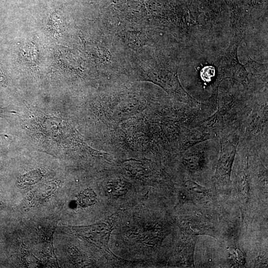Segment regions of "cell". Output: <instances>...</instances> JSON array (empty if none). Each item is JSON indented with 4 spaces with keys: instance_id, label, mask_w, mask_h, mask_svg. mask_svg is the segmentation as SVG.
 <instances>
[{
    "instance_id": "277c9868",
    "label": "cell",
    "mask_w": 268,
    "mask_h": 268,
    "mask_svg": "<svg viewBox=\"0 0 268 268\" xmlns=\"http://www.w3.org/2000/svg\"><path fill=\"white\" fill-rule=\"evenodd\" d=\"M184 229L190 235L214 234L212 228L205 222L192 216L187 217L183 221Z\"/></svg>"
},
{
    "instance_id": "9c48e42d",
    "label": "cell",
    "mask_w": 268,
    "mask_h": 268,
    "mask_svg": "<svg viewBox=\"0 0 268 268\" xmlns=\"http://www.w3.org/2000/svg\"><path fill=\"white\" fill-rule=\"evenodd\" d=\"M215 76V70L212 67H204L201 72V76L202 80L206 82L212 81Z\"/></svg>"
},
{
    "instance_id": "6da1fadb",
    "label": "cell",
    "mask_w": 268,
    "mask_h": 268,
    "mask_svg": "<svg viewBox=\"0 0 268 268\" xmlns=\"http://www.w3.org/2000/svg\"><path fill=\"white\" fill-rule=\"evenodd\" d=\"M254 97L238 93H223L217 97L216 109L199 126L205 132L218 136L239 132L253 106ZM199 127V126H198Z\"/></svg>"
},
{
    "instance_id": "ba28073f",
    "label": "cell",
    "mask_w": 268,
    "mask_h": 268,
    "mask_svg": "<svg viewBox=\"0 0 268 268\" xmlns=\"http://www.w3.org/2000/svg\"><path fill=\"white\" fill-rule=\"evenodd\" d=\"M41 178V173L39 171L35 170L22 176L20 182L22 185H31L37 183Z\"/></svg>"
},
{
    "instance_id": "52a82bcc",
    "label": "cell",
    "mask_w": 268,
    "mask_h": 268,
    "mask_svg": "<svg viewBox=\"0 0 268 268\" xmlns=\"http://www.w3.org/2000/svg\"><path fill=\"white\" fill-rule=\"evenodd\" d=\"M230 258L232 266L235 267H242L246 264L245 255L237 248L230 250Z\"/></svg>"
},
{
    "instance_id": "5b68a950",
    "label": "cell",
    "mask_w": 268,
    "mask_h": 268,
    "mask_svg": "<svg viewBox=\"0 0 268 268\" xmlns=\"http://www.w3.org/2000/svg\"><path fill=\"white\" fill-rule=\"evenodd\" d=\"M185 187L193 198L197 201L207 202L212 199V193L210 189L201 186L192 180L185 182Z\"/></svg>"
},
{
    "instance_id": "3957f363",
    "label": "cell",
    "mask_w": 268,
    "mask_h": 268,
    "mask_svg": "<svg viewBox=\"0 0 268 268\" xmlns=\"http://www.w3.org/2000/svg\"><path fill=\"white\" fill-rule=\"evenodd\" d=\"M240 138L239 132L218 136L220 145L219 157L216 164L213 180L220 187L231 185V173Z\"/></svg>"
},
{
    "instance_id": "7a4b0ae2",
    "label": "cell",
    "mask_w": 268,
    "mask_h": 268,
    "mask_svg": "<svg viewBox=\"0 0 268 268\" xmlns=\"http://www.w3.org/2000/svg\"><path fill=\"white\" fill-rule=\"evenodd\" d=\"M268 105L267 94L254 97L251 110L240 129V139L257 149L259 156L268 157Z\"/></svg>"
},
{
    "instance_id": "8992f818",
    "label": "cell",
    "mask_w": 268,
    "mask_h": 268,
    "mask_svg": "<svg viewBox=\"0 0 268 268\" xmlns=\"http://www.w3.org/2000/svg\"><path fill=\"white\" fill-rule=\"evenodd\" d=\"M96 199V196L94 192L89 189L81 192L77 197L78 204L82 207L92 205L95 202Z\"/></svg>"
}]
</instances>
